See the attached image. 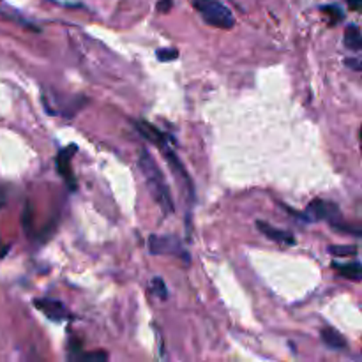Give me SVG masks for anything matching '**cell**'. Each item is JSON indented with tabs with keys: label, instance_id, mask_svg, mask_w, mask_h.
Listing matches in <instances>:
<instances>
[{
	"label": "cell",
	"instance_id": "1",
	"mask_svg": "<svg viewBox=\"0 0 362 362\" xmlns=\"http://www.w3.org/2000/svg\"><path fill=\"white\" fill-rule=\"evenodd\" d=\"M140 168H142L143 175H145V182L149 186L150 193H152L154 200L159 203L163 212H174V200H171L170 189H168L167 181L163 177V171L159 170L154 157L147 150H142V154H140Z\"/></svg>",
	"mask_w": 362,
	"mask_h": 362
},
{
	"label": "cell",
	"instance_id": "2",
	"mask_svg": "<svg viewBox=\"0 0 362 362\" xmlns=\"http://www.w3.org/2000/svg\"><path fill=\"white\" fill-rule=\"evenodd\" d=\"M193 6L203 22L210 27H217V29H231L235 25V18L231 15L230 9L224 4H221L219 0H195Z\"/></svg>",
	"mask_w": 362,
	"mask_h": 362
},
{
	"label": "cell",
	"instance_id": "3",
	"mask_svg": "<svg viewBox=\"0 0 362 362\" xmlns=\"http://www.w3.org/2000/svg\"><path fill=\"white\" fill-rule=\"evenodd\" d=\"M149 251L152 253V255H175V256L184 255L181 241L175 237H168V235L167 237H161V235H150Z\"/></svg>",
	"mask_w": 362,
	"mask_h": 362
},
{
	"label": "cell",
	"instance_id": "4",
	"mask_svg": "<svg viewBox=\"0 0 362 362\" xmlns=\"http://www.w3.org/2000/svg\"><path fill=\"white\" fill-rule=\"evenodd\" d=\"M309 212L313 214V217L323 221H330V223H337L341 219V212L337 209V205L334 203L325 202V200H315V202L309 203Z\"/></svg>",
	"mask_w": 362,
	"mask_h": 362
},
{
	"label": "cell",
	"instance_id": "5",
	"mask_svg": "<svg viewBox=\"0 0 362 362\" xmlns=\"http://www.w3.org/2000/svg\"><path fill=\"white\" fill-rule=\"evenodd\" d=\"M34 306H36V309L43 311L48 318L55 320V322H61V320L69 316L68 308H66L62 302L54 301V298H36V301H34Z\"/></svg>",
	"mask_w": 362,
	"mask_h": 362
},
{
	"label": "cell",
	"instance_id": "6",
	"mask_svg": "<svg viewBox=\"0 0 362 362\" xmlns=\"http://www.w3.org/2000/svg\"><path fill=\"white\" fill-rule=\"evenodd\" d=\"M256 228H258V230L262 231V234L265 235L267 239L277 242V244L295 246V237L290 234V231H284V230H279V228H274L272 224L265 223V221H262V219L256 221Z\"/></svg>",
	"mask_w": 362,
	"mask_h": 362
},
{
	"label": "cell",
	"instance_id": "7",
	"mask_svg": "<svg viewBox=\"0 0 362 362\" xmlns=\"http://www.w3.org/2000/svg\"><path fill=\"white\" fill-rule=\"evenodd\" d=\"M75 152H76V147L71 145L68 147V149H62L57 157L59 171H61L62 177L71 184V188H75V182H73V171H71V157L75 156Z\"/></svg>",
	"mask_w": 362,
	"mask_h": 362
},
{
	"label": "cell",
	"instance_id": "8",
	"mask_svg": "<svg viewBox=\"0 0 362 362\" xmlns=\"http://www.w3.org/2000/svg\"><path fill=\"white\" fill-rule=\"evenodd\" d=\"M332 269H336L337 272H339L343 277H346V279L355 281V283H357V281H361L362 267L358 262H348V263L334 262Z\"/></svg>",
	"mask_w": 362,
	"mask_h": 362
},
{
	"label": "cell",
	"instance_id": "9",
	"mask_svg": "<svg viewBox=\"0 0 362 362\" xmlns=\"http://www.w3.org/2000/svg\"><path fill=\"white\" fill-rule=\"evenodd\" d=\"M322 339L323 343L329 348H332V350H343V348L346 346V339L343 337V334L337 332L332 327H325V329L322 330Z\"/></svg>",
	"mask_w": 362,
	"mask_h": 362
},
{
	"label": "cell",
	"instance_id": "10",
	"mask_svg": "<svg viewBox=\"0 0 362 362\" xmlns=\"http://www.w3.org/2000/svg\"><path fill=\"white\" fill-rule=\"evenodd\" d=\"M344 44H346L348 50L361 52L362 48V37H361V29L357 25H348L344 30Z\"/></svg>",
	"mask_w": 362,
	"mask_h": 362
},
{
	"label": "cell",
	"instance_id": "11",
	"mask_svg": "<svg viewBox=\"0 0 362 362\" xmlns=\"http://www.w3.org/2000/svg\"><path fill=\"white\" fill-rule=\"evenodd\" d=\"M329 253L334 256H355L357 248L355 246H330Z\"/></svg>",
	"mask_w": 362,
	"mask_h": 362
},
{
	"label": "cell",
	"instance_id": "12",
	"mask_svg": "<svg viewBox=\"0 0 362 362\" xmlns=\"http://www.w3.org/2000/svg\"><path fill=\"white\" fill-rule=\"evenodd\" d=\"M150 288H152L154 294L157 295L159 298H167L168 297V291H167V284L161 277H154L152 283H150Z\"/></svg>",
	"mask_w": 362,
	"mask_h": 362
},
{
	"label": "cell",
	"instance_id": "13",
	"mask_svg": "<svg viewBox=\"0 0 362 362\" xmlns=\"http://www.w3.org/2000/svg\"><path fill=\"white\" fill-rule=\"evenodd\" d=\"M177 57H179L177 50H170V48H161V50H157V59H159L161 62L175 61Z\"/></svg>",
	"mask_w": 362,
	"mask_h": 362
},
{
	"label": "cell",
	"instance_id": "14",
	"mask_svg": "<svg viewBox=\"0 0 362 362\" xmlns=\"http://www.w3.org/2000/svg\"><path fill=\"white\" fill-rule=\"evenodd\" d=\"M323 13H327V15L332 16V22H339V20H343V11H341L337 6H325V8H322Z\"/></svg>",
	"mask_w": 362,
	"mask_h": 362
},
{
	"label": "cell",
	"instance_id": "15",
	"mask_svg": "<svg viewBox=\"0 0 362 362\" xmlns=\"http://www.w3.org/2000/svg\"><path fill=\"white\" fill-rule=\"evenodd\" d=\"M75 358H87V361H107L108 355L104 351H97V354H76L73 355Z\"/></svg>",
	"mask_w": 362,
	"mask_h": 362
},
{
	"label": "cell",
	"instance_id": "16",
	"mask_svg": "<svg viewBox=\"0 0 362 362\" xmlns=\"http://www.w3.org/2000/svg\"><path fill=\"white\" fill-rule=\"evenodd\" d=\"M346 64L350 66L351 69H355V71H361V61H358V59H354V61H350V59H348Z\"/></svg>",
	"mask_w": 362,
	"mask_h": 362
},
{
	"label": "cell",
	"instance_id": "17",
	"mask_svg": "<svg viewBox=\"0 0 362 362\" xmlns=\"http://www.w3.org/2000/svg\"><path fill=\"white\" fill-rule=\"evenodd\" d=\"M346 2H348V6L354 9V11H357L358 6H361V0H346Z\"/></svg>",
	"mask_w": 362,
	"mask_h": 362
}]
</instances>
